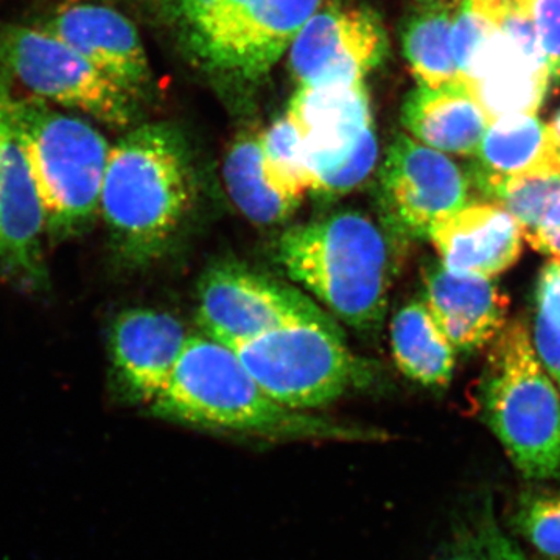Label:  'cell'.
<instances>
[{
	"label": "cell",
	"instance_id": "cell-1",
	"mask_svg": "<svg viewBox=\"0 0 560 560\" xmlns=\"http://www.w3.org/2000/svg\"><path fill=\"white\" fill-rule=\"evenodd\" d=\"M149 408L168 422L260 440H388L382 430L283 407L257 385L234 350L206 337H189L167 388Z\"/></svg>",
	"mask_w": 560,
	"mask_h": 560
},
{
	"label": "cell",
	"instance_id": "cell-2",
	"mask_svg": "<svg viewBox=\"0 0 560 560\" xmlns=\"http://www.w3.org/2000/svg\"><path fill=\"white\" fill-rule=\"evenodd\" d=\"M197 187L175 125H140L110 145L101 217L120 259L135 267L160 259L194 210Z\"/></svg>",
	"mask_w": 560,
	"mask_h": 560
},
{
	"label": "cell",
	"instance_id": "cell-3",
	"mask_svg": "<svg viewBox=\"0 0 560 560\" xmlns=\"http://www.w3.org/2000/svg\"><path fill=\"white\" fill-rule=\"evenodd\" d=\"M326 0H156L187 60L217 83L256 88Z\"/></svg>",
	"mask_w": 560,
	"mask_h": 560
},
{
	"label": "cell",
	"instance_id": "cell-4",
	"mask_svg": "<svg viewBox=\"0 0 560 560\" xmlns=\"http://www.w3.org/2000/svg\"><path fill=\"white\" fill-rule=\"evenodd\" d=\"M280 267L353 329L378 326L388 304L390 259L381 228L353 210L283 232Z\"/></svg>",
	"mask_w": 560,
	"mask_h": 560
},
{
	"label": "cell",
	"instance_id": "cell-5",
	"mask_svg": "<svg viewBox=\"0 0 560 560\" xmlns=\"http://www.w3.org/2000/svg\"><path fill=\"white\" fill-rule=\"evenodd\" d=\"M16 131L51 242L90 230L101 217L110 145L90 121L60 113L39 98L0 94Z\"/></svg>",
	"mask_w": 560,
	"mask_h": 560
},
{
	"label": "cell",
	"instance_id": "cell-6",
	"mask_svg": "<svg viewBox=\"0 0 560 560\" xmlns=\"http://www.w3.org/2000/svg\"><path fill=\"white\" fill-rule=\"evenodd\" d=\"M481 405L486 423L523 477L560 480V393L522 320L508 324L493 341Z\"/></svg>",
	"mask_w": 560,
	"mask_h": 560
},
{
	"label": "cell",
	"instance_id": "cell-7",
	"mask_svg": "<svg viewBox=\"0 0 560 560\" xmlns=\"http://www.w3.org/2000/svg\"><path fill=\"white\" fill-rule=\"evenodd\" d=\"M232 350L268 396L296 411L329 407L361 375L359 360L345 345L340 327L300 324Z\"/></svg>",
	"mask_w": 560,
	"mask_h": 560
},
{
	"label": "cell",
	"instance_id": "cell-8",
	"mask_svg": "<svg viewBox=\"0 0 560 560\" xmlns=\"http://www.w3.org/2000/svg\"><path fill=\"white\" fill-rule=\"evenodd\" d=\"M0 65L39 101L113 128H127L138 120V98L38 27L2 25Z\"/></svg>",
	"mask_w": 560,
	"mask_h": 560
},
{
	"label": "cell",
	"instance_id": "cell-9",
	"mask_svg": "<svg viewBox=\"0 0 560 560\" xmlns=\"http://www.w3.org/2000/svg\"><path fill=\"white\" fill-rule=\"evenodd\" d=\"M287 114L304 139L312 190L348 194L371 175L378 145L364 81L300 88Z\"/></svg>",
	"mask_w": 560,
	"mask_h": 560
},
{
	"label": "cell",
	"instance_id": "cell-10",
	"mask_svg": "<svg viewBox=\"0 0 560 560\" xmlns=\"http://www.w3.org/2000/svg\"><path fill=\"white\" fill-rule=\"evenodd\" d=\"M198 319L210 340L230 349L300 324L338 327L301 290L237 264L205 272L198 287Z\"/></svg>",
	"mask_w": 560,
	"mask_h": 560
},
{
	"label": "cell",
	"instance_id": "cell-11",
	"mask_svg": "<svg viewBox=\"0 0 560 560\" xmlns=\"http://www.w3.org/2000/svg\"><path fill=\"white\" fill-rule=\"evenodd\" d=\"M377 11L353 0H326L290 46V70L300 88L361 83L388 54Z\"/></svg>",
	"mask_w": 560,
	"mask_h": 560
},
{
	"label": "cell",
	"instance_id": "cell-12",
	"mask_svg": "<svg viewBox=\"0 0 560 560\" xmlns=\"http://www.w3.org/2000/svg\"><path fill=\"white\" fill-rule=\"evenodd\" d=\"M381 200L390 224L420 237L469 202V179L447 154L399 135L383 161Z\"/></svg>",
	"mask_w": 560,
	"mask_h": 560
},
{
	"label": "cell",
	"instance_id": "cell-13",
	"mask_svg": "<svg viewBox=\"0 0 560 560\" xmlns=\"http://www.w3.org/2000/svg\"><path fill=\"white\" fill-rule=\"evenodd\" d=\"M38 28L79 51L139 102L149 98L153 75L145 47L136 25L119 10L105 3H70L46 18Z\"/></svg>",
	"mask_w": 560,
	"mask_h": 560
},
{
	"label": "cell",
	"instance_id": "cell-14",
	"mask_svg": "<svg viewBox=\"0 0 560 560\" xmlns=\"http://www.w3.org/2000/svg\"><path fill=\"white\" fill-rule=\"evenodd\" d=\"M187 340L183 323L168 313H120L109 335L114 388L120 399L150 407L167 388Z\"/></svg>",
	"mask_w": 560,
	"mask_h": 560
},
{
	"label": "cell",
	"instance_id": "cell-15",
	"mask_svg": "<svg viewBox=\"0 0 560 560\" xmlns=\"http://www.w3.org/2000/svg\"><path fill=\"white\" fill-rule=\"evenodd\" d=\"M43 210L16 131L0 101V275L25 287L47 278Z\"/></svg>",
	"mask_w": 560,
	"mask_h": 560
},
{
	"label": "cell",
	"instance_id": "cell-16",
	"mask_svg": "<svg viewBox=\"0 0 560 560\" xmlns=\"http://www.w3.org/2000/svg\"><path fill=\"white\" fill-rule=\"evenodd\" d=\"M445 270L493 279L518 260L523 234L517 221L493 202H467L430 228Z\"/></svg>",
	"mask_w": 560,
	"mask_h": 560
},
{
	"label": "cell",
	"instance_id": "cell-17",
	"mask_svg": "<svg viewBox=\"0 0 560 560\" xmlns=\"http://www.w3.org/2000/svg\"><path fill=\"white\" fill-rule=\"evenodd\" d=\"M423 304L455 349H481L508 326L510 300L493 279L455 275L441 264L427 271Z\"/></svg>",
	"mask_w": 560,
	"mask_h": 560
},
{
	"label": "cell",
	"instance_id": "cell-18",
	"mask_svg": "<svg viewBox=\"0 0 560 560\" xmlns=\"http://www.w3.org/2000/svg\"><path fill=\"white\" fill-rule=\"evenodd\" d=\"M460 79L469 84L489 121L537 114L551 84L548 69L530 61L499 27L481 44Z\"/></svg>",
	"mask_w": 560,
	"mask_h": 560
},
{
	"label": "cell",
	"instance_id": "cell-19",
	"mask_svg": "<svg viewBox=\"0 0 560 560\" xmlns=\"http://www.w3.org/2000/svg\"><path fill=\"white\" fill-rule=\"evenodd\" d=\"M401 124L412 138L444 154L477 153L489 119L463 79L408 94Z\"/></svg>",
	"mask_w": 560,
	"mask_h": 560
},
{
	"label": "cell",
	"instance_id": "cell-20",
	"mask_svg": "<svg viewBox=\"0 0 560 560\" xmlns=\"http://www.w3.org/2000/svg\"><path fill=\"white\" fill-rule=\"evenodd\" d=\"M475 156L477 171L489 175L559 173L547 124L537 114H514L490 120Z\"/></svg>",
	"mask_w": 560,
	"mask_h": 560
},
{
	"label": "cell",
	"instance_id": "cell-21",
	"mask_svg": "<svg viewBox=\"0 0 560 560\" xmlns=\"http://www.w3.org/2000/svg\"><path fill=\"white\" fill-rule=\"evenodd\" d=\"M390 348L405 377L422 386H447L455 371V348L423 302H411L390 323Z\"/></svg>",
	"mask_w": 560,
	"mask_h": 560
},
{
	"label": "cell",
	"instance_id": "cell-22",
	"mask_svg": "<svg viewBox=\"0 0 560 560\" xmlns=\"http://www.w3.org/2000/svg\"><path fill=\"white\" fill-rule=\"evenodd\" d=\"M223 178L231 200L246 219L272 226L293 217L301 201L280 194L268 183L259 138L243 136L231 147L223 165Z\"/></svg>",
	"mask_w": 560,
	"mask_h": 560
},
{
	"label": "cell",
	"instance_id": "cell-23",
	"mask_svg": "<svg viewBox=\"0 0 560 560\" xmlns=\"http://www.w3.org/2000/svg\"><path fill=\"white\" fill-rule=\"evenodd\" d=\"M456 10L420 7L405 24L404 54L419 86L438 88L460 79L452 47Z\"/></svg>",
	"mask_w": 560,
	"mask_h": 560
},
{
	"label": "cell",
	"instance_id": "cell-24",
	"mask_svg": "<svg viewBox=\"0 0 560 560\" xmlns=\"http://www.w3.org/2000/svg\"><path fill=\"white\" fill-rule=\"evenodd\" d=\"M475 184L488 197L490 202L500 206L517 221L523 241L539 226L541 215L552 195L560 187L559 173L530 176H499L474 171Z\"/></svg>",
	"mask_w": 560,
	"mask_h": 560
},
{
	"label": "cell",
	"instance_id": "cell-25",
	"mask_svg": "<svg viewBox=\"0 0 560 560\" xmlns=\"http://www.w3.org/2000/svg\"><path fill=\"white\" fill-rule=\"evenodd\" d=\"M259 140L268 183L280 194L301 201L305 191L312 190V176L300 128L287 114L259 136Z\"/></svg>",
	"mask_w": 560,
	"mask_h": 560
},
{
	"label": "cell",
	"instance_id": "cell-26",
	"mask_svg": "<svg viewBox=\"0 0 560 560\" xmlns=\"http://www.w3.org/2000/svg\"><path fill=\"white\" fill-rule=\"evenodd\" d=\"M530 345L560 393V260L541 268L534 293Z\"/></svg>",
	"mask_w": 560,
	"mask_h": 560
},
{
	"label": "cell",
	"instance_id": "cell-27",
	"mask_svg": "<svg viewBox=\"0 0 560 560\" xmlns=\"http://www.w3.org/2000/svg\"><path fill=\"white\" fill-rule=\"evenodd\" d=\"M514 525L548 560H560V489L536 490L518 501Z\"/></svg>",
	"mask_w": 560,
	"mask_h": 560
},
{
	"label": "cell",
	"instance_id": "cell-28",
	"mask_svg": "<svg viewBox=\"0 0 560 560\" xmlns=\"http://www.w3.org/2000/svg\"><path fill=\"white\" fill-rule=\"evenodd\" d=\"M551 83H560V0H530Z\"/></svg>",
	"mask_w": 560,
	"mask_h": 560
},
{
	"label": "cell",
	"instance_id": "cell-29",
	"mask_svg": "<svg viewBox=\"0 0 560 560\" xmlns=\"http://www.w3.org/2000/svg\"><path fill=\"white\" fill-rule=\"evenodd\" d=\"M530 248L539 250L550 259L560 260V187L552 195L539 226L528 241Z\"/></svg>",
	"mask_w": 560,
	"mask_h": 560
},
{
	"label": "cell",
	"instance_id": "cell-30",
	"mask_svg": "<svg viewBox=\"0 0 560 560\" xmlns=\"http://www.w3.org/2000/svg\"><path fill=\"white\" fill-rule=\"evenodd\" d=\"M486 551L492 560H525L514 541L508 539L499 529L486 530Z\"/></svg>",
	"mask_w": 560,
	"mask_h": 560
},
{
	"label": "cell",
	"instance_id": "cell-31",
	"mask_svg": "<svg viewBox=\"0 0 560 560\" xmlns=\"http://www.w3.org/2000/svg\"><path fill=\"white\" fill-rule=\"evenodd\" d=\"M548 136L552 147V153L560 151V109L555 114L550 124H547Z\"/></svg>",
	"mask_w": 560,
	"mask_h": 560
},
{
	"label": "cell",
	"instance_id": "cell-32",
	"mask_svg": "<svg viewBox=\"0 0 560 560\" xmlns=\"http://www.w3.org/2000/svg\"><path fill=\"white\" fill-rule=\"evenodd\" d=\"M420 7H441V9L456 10L463 0H418Z\"/></svg>",
	"mask_w": 560,
	"mask_h": 560
},
{
	"label": "cell",
	"instance_id": "cell-33",
	"mask_svg": "<svg viewBox=\"0 0 560 560\" xmlns=\"http://www.w3.org/2000/svg\"><path fill=\"white\" fill-rule=\"evenodd\" d=\"M555 161H556V167H558V171L560 173V151H556Z\"/></svg>",
	"mask_w": 560,
	"mask_h": 560
},
{
	"label": "cell",
	"instance_id": "cell-34",
	"mask_svg": "<svg viewBox=\"0 0 560 560\" xmlns=\"http://www.w3.org/2000/svg\"><path fill=\"white\" fill-rule=\"evenodd\" d=\"M488 560H492V559H490L489 552H488Z\"/></svg>",
	"mask_w": 560,
	"mask_h": 560
}]
</instances>
